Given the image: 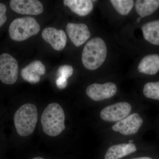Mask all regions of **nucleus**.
Segmentation results:
<instances>
[{"mask_svg":"<svg viewBox=\"0 0 159 159\" xmlns=\"http://www.w3.org/2000/svg\"><path fill=\"white\" fill-rule=\"evenodd\" d=\"M65 120L64 111L59 104H49L43 111L41 119L44 132L50 137L59 135L65 129Z\"/></svg>","mask_w":159,"mask_h":159,"instance_id":"obj_1","label":"nucleus"},{"mask_svg":"<svg viewBox=\"0 0 159 159\" xmlns=\"http://www.w3.org/2000/svg\"><path fill=\"white\" fill-rule=\"evenodd\" d=\"M107 54V48L105 42L100 38H93L87 43L83 50V64L88 70H97L105 61Z\"/></svg>","mask_w":159,"mask_h":159,"instance_id":"obj_2","label":"nucleus"},{"mask_svg":"<svg viewBox=\"0 0 159 159\" xmlns=\"http://www.w3.org/2000/svg\"><path fill=\"white\" fill-rule=\"evenodd\" d=\"M38 118L37 107L31 103L20 107L14 115L13 121L16 132L20 136L30 135L34 132Z\"/></svg>","mask_w":159,"mask_h":159,"instance_id":"obj_3","label":"nucleus"},{"mask_svg":"<svg viewBox=\"0 0 159 159\" xmlns=\"http://www.w3.org/2000/svg\"><path fill=\"white\" fill-rule=\"evenodd\" d=\"M40 29L39 24L34 18H20L13 20L10 24L9 34L13 40L23 41L37 34Z\"/></svg>","mask_w":159,"mask_h":159,"instance_id":"obj_4","label":"nucleus"},{"mask_svg":"<svg viewBox=\"0 0 159 159\" xmlns=\"http://www.w3.org/2000/svg\"><path fill=\"white\" fill-rule=\"evenodd\" d=\"M18 62L10 54L4 53L0 55V80L5 84L11 85L16 82L18 78Z\"/></svg>","mask_w":159,"mask_h":159,"instance_id":"obj_5","label":"nucleus"},{"mask_svg":"<svg viewBox=\"0 0 159 159\" xmlns=\"http://www.w3.org/2000/svg\"><path fill=\"white\" fill-rule=\"evenodd\" d=\"M131 110V106L128 102H119L102 109L100 116L106 122H118L129 116Z\"/></svg>","mask_w":159,"mask_h":159,"instance_id":"obj_6","label":"nucleus"},{"mask_svg":"<svg viewBox=\"0 0 159 159\" xmlns=\"http://www.w3.org/2000/svg\"><path fill=\"white\" fill-rule=\"evenodd\" d=\"M117 92L116 85L112 82L103 84H93L89 85L86 90L87 95L95 101L110 99L114 97Z\"/></svg>","mask_w":159,"mask_h":159,"instance_id":"obj_7","label":"nucleus"},{"mask_svg":"<svg viewBox=\"0 0 159 159\" xmlns=\"http://www.w3.org/2000/svg\"><path fill=\"white\" fill-rule=\"evenodd\" d=\"M143 123V119L140 115L135 113L117 122L112 129L114 131L124 135H132L139 131Z\"/></svg>","mask_w":159,"mask_h":159,"instance_id":"obj_8","label":"nucleus"},{"mask_svg":"<svg viewBox=\"0 0 159 159\" xmlns=\"http://www.w3.org/2000/svg\"><path fill=\"white\" fill-rule=\"evenodd\" d=\"M10 6L13 11L21 14L38 15L43 11L42 4L37 0H11Z\"/></svg>","mask_w":159,"mask_h":159,"instance_id":"obj_9","label":"nucleus"},{"mask_svg":"<svg viewBox=\"0 0 159 159\" xmlns=\"http://www.w3.org/2000/svg\"><path fill=\"white\" fill-rule=\"evenodd\" d=\"M66 30L71 41L76 47L84 43L91 35L87 26L84 24L68 23Z\"/></svg>","mask_w":159,"mask_h":159,"instance_id":"obj_10","label":"nucleus"},{"mask_svg":"<svg viewBox=\"0 0 159 159\" xmlns=\"http://www.w3.org/2000/svg\"><path fill=\"white\" fill-rule=\"evenodd\" d=\"M43 39L56 51L64 48L67 42L66 35L63 30L49 27L44 29L42 34Z\"/></svg>","mask_w":159,"mask_h":159,"instance_id":"obj_11","label":"nucleus"},{"mask_svg":"<svg viewBox=\"0 0 159 159\" xmlns=\"http://www.w3.org/2000/svg\"><path fill=\"white\" fill-rule=\"evenodd\" d=\"M46 73V68L41 61H34L22 70L21 75L24 80L31 84H36L40 80L41 76Z\"/></svg>","mask_w":159,"mask_h":159,"instance_id":"obj_12","label":"nucleus"},{"mask_svg":"<svg viewBox=\"0 0 159 159\" xmlns=\"http://www.w3.org/2000/svg\"><path fill=\"white\" fill-rule=\"evenodd\" d=\"M137 151L132 143H124L112 145L109 148L104 157L105 159H120Z\"/></svg>","mask_w":159,"mask_h":159,"instance_id":"obj_13","label":"nucleus"},{"mask_svg":"<svg viewBox=\"0 0 159 159\" xmlns=\"http://www.w3.org/2000/svg\"><path fill=\"white\" fill-rule=\"evenodd\" d=\"M140 73L147 75H155L159 71V55L149 54L143 57L138 67Z\"/></svg>","mask_w":159,"mask_h":159,"instance_id":"obj_14","label":"nucleus"},{"mask_svg":"<svg viewBox=\"0 0 159 159\" xmlns=\"http://www.w3.org/2000/svg\"><path fill=\"white\" fill-rule=\"evenodd\" d=\"M63 3L80 16H85L89 14L93 8V2L90 0H65Z\"/></svg>","mask_w":159,"mask_h":159,"instance_id":"obj_15","label":"nucleus"},{"mask_svg":"<svg viewBox=\"0 0 159 159\" xmlns=\"http://www.w3.org/2000/svg\"><path fill=\"white\" fill-rule=\"evenodd\" d=\"M142 29L146 41L155 45H159V20L144 24Z\"/></svg>","mask_w":159,"mask_h":159,"instance_id":"obj_16","label":"nucleus"},{"mask_svg":"<svg viewBox=\"0 0 159 159\" xmlns=\"http://www.w3.org/2000/svg\"><path fill=\"white\" fill-rule=\"evenodd\" d=\"M135 9L141 18L148 16L159 8V0H138L136 1Z\"/></svg>","mask_w":159,"mask_h":159,"instance_id":"obj_17","label":"nucleus"},{"mask_svg":"<svg viewBox=\"0 0 159 159\" xmlns=\"http://www.w3.org/2000/svg\"><path fill=\"white\" fill-rule=\"evenodd\" d=\"M110 2L115 9L122 15L128 14L134 7L133 0H111Z\"/></svg>","mask_w":159,"mask_h":159,"instance_id":"obj_18","label":"nucleus"},{"mask_svg":"<svg viewBox=\"0 0 159 159\" xmlns=\"http://www.w3.org/2000/svg\"><path fill=\"white\" fill-rule=\"evenodd\" d=\"M143 93L147 98L159 100V81L147 83L144 85Z\"/></svg>","mask_w":159,"mask_h":159,"instance_id":"obj_19","label":"nucleus"},{"mask_svg":"<svg viewBox=\"0 0 159 159\" xmlns=\"http://www.w3.org/2000/svg\"><path fill=\"white\" fill-rule=\"evenodd\" d=\"M74 73V69L72 66L63 65L61 66L57 70V75L58 77H62L67 80Z\"/></svg>","mask_w":159,"mask_h":159,"instance_id":"obj_20","label":"nucleus"},{"mask_svg":"<svg viewBox=\"0 0 159 159\" xmlns=\"http://www.w3.org/2000/svg\"><path fill=\"white\" fill-rule=\"evenodd\" d=\"M6 11V6L3 3H0V28L5 24L7 20Z\"/></svg>","mask_w":159,"mask_h":159,"instance_id":"obj_21","label":"nucleus"},{"mask_svg":"<svg viewBox=\"0 0 159 159\" xmlns=\"http://www.w3.org/2000/svg\"><path fill=\"white\" fill-rule=\"evenodd\" d=\"M56 84L58 89L66 88L67 85V80L62 77H58L56 80Z\"/></svg>","mask_w":159,"mask_h":159,"instance_id":"obj_22","label":"nucleus"},{"mask_svg":"<svg viewBox=\"0 0 159 159\" xmlns=\"http://www.w3.org/2000/svg\"><path fill=\"white\" fill-rule=\"evenodd\" d=\"M131 159H152L151 158L149 157H140L135 158H133Z\"/></svg>","mask_w":159,"mask_h":159,"instance_id":"obj_23","label":"nucleus"},{"mask_svg":"<svg viewBox=\"0 0 159 159\" xmlns=\"http://www.w3.org/2000/svg\"><path fill=\"white\" fill-rule=\"evenodd\" d=\"M141 20H142V18L141 17L138 18L137 19V22H138V23L140 22L141 21Z\"/></svg>","mask_w":159,"mask_h":159,"instance_id":"obj_24","label":"nucleus"},{"mask_svg":"<svg viewBox=\"0 0 159 159\" xmlns=\"http://www.w3.org/2000/svg\"><path fill=\"white\" fill-rule=\"evenodd\" d=\"M32 159H45L43 158L42 157H36Z\"/></svg>","mask_w":159,"mask_h":159,"instance_id":"obj_25","label":"nucleus"}]
</instances>
